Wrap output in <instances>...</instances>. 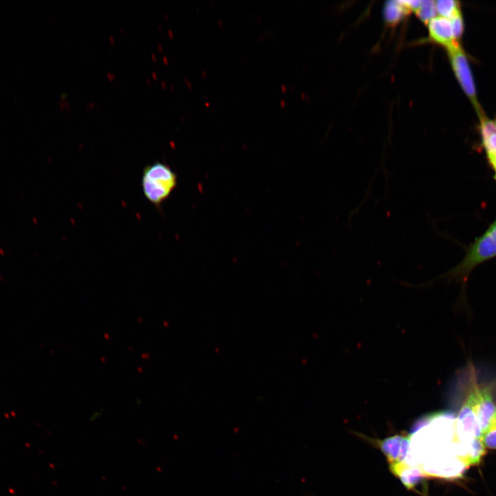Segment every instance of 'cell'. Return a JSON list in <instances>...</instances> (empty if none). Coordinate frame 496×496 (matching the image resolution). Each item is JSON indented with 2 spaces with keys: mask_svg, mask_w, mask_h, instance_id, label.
Masks as SVG:
<instances>
[{
  "mask_svg": "<svg viewBox=\"0 0 496 496\" xmlns=\"http://www.w3.org/2000/svg\"><path fill=\"white\" fill-rule=\"evenodd\" d=\"M489 162L495 173L496 178V133L482 138Z\"/></svg>",
  "mask_w": 496,
  "mask_h": 496,
  "instance_id": "11",
  "label": "cell"
},
{
  "mask_svg": "<svg viewBox=\"0 0 496 496\" xmlns=\"http://www.w3.org/2000/svg\"><path fill=\"white\" fill-rule=\"evenodd\" d=\"M496 256V220L471 245L463 260L447 273L451 278L466 276L477 265Z\"/></svg>",
  "mask_w": 496,
  "mask_h": 496,
  "instance_id": "2",
  "label": "cell"
},
{
  "mask_svg": "<svg viewBox=\"0 0 496 496\" xmlns=\"http://www.w3.org/2000/svg\"><path fill=\"white\" fill-rule=\"evenodd\" d=\"M467 394L483 434L496 422V402L493 389L490 385L481 386L475 379H472Z\"/></svg>",
  "mask_w": 496,
  "mask_h": 496,
  "instance_id": "3",
  "label": "cell"
},
{
  "mask_svg": "<svg viewBox=\"0 0 496 496\" xmlns=\"http://www.w3.org/2000/svg\"><path fill=\"white\" fill-rule=\"evenodd\" d=\"M427 23L429 37L435 43L447 49L458 43L454 37L450 19L435 17Z\"/></svg>",
  "mask_w": 496,
  "mask_h": 496,
  "instance_id": "6",
  "label": "cell"
},
{
  "mask_svg": "<svg viewBox=\"0 0 496 496\" xmlns=\"http://www.w3.org/2000/svg\"><path fill=\"white\" fill-rule=\"evenodd\" d=\"M391 472L395 475L402 484L409 490L413 489L425 477L420 469L405 462L390 465Z\"/></svg>",
  "mask_w": 496,
  "mask_h": 496,
  "instance_id": "7",
  "label": "cell"
},
{
  "mask_svg": "<svg viewBox=\"0 0 496 496\" xmlns=\"http://www.w3.org/2000/svg\"><path fill=\"white\" fill-rule=\"evenodd\" d=\"M450 19L452 24L454 37L457 41V39L461 37L464 29V23L462 14L457 15Z\"/></svg>",
  "mask_w": 496,
  "mask_h": 496,
  "instance_id": "13",
  "label": "cell"
},
{
  "mask_svg": "<svg viewBox=\"0 0 496 496\" xmlns=\"http://www.w3.org/2000/svg\"><path fill=\"white\" fill-rule=\"evenodd\" d=\"M481 442L485 449L496 450V422L482 434Z\"/></svg>",
  "mask_w": 496,
  "mask_h": 496,
  "instance_id": "12",
  "label": "cell"
},
{
  "mask_svg": "<svg viewBox=\"0 0 496 496\" xmlns=\"http://www.w3.org/2000/svg\"><path fill=\"white\" fill-rule=\"evenodd\" d=\"M437 12L440 17L451 19L461 14L459 2L453 0H440L435 1Z\"/></svg>",
  "mask_w": 496,
  "mask_h": 496,
  "instance_id": "9",
  "label": "cell"
},
{
  "mask_svg": "<svg viewBox=\"0 0 496 496\" xmlns=\"http://www.w3.org/2000/svg\"><path fill=\"white\" fill-rule=\"evenodd\" d=\"M447 50L456 77L479 116L482 112L477 101L475 83L466 56L459 43Z\"/></svg>",
  "mask_w": 496,
  "mask_h": 496,
  "instance_id": "4",
  "label": "cell"
},
{
  "mask_svg": "<svg viewBox=\"0 0 496 496\" xmlns=\"http://www.w3.org/2000/svg\"><path fill=\"white\" fill-rule=\"evenodd\" d=\"M415 12L422 21L428 23L436 14L435 1L432 0L421 1L420 6Z\"/></svg>",
  "mask_w": 496,
  "mask_h": 496,
  "instance_id": "10",
  "label": "cell"
},
{
  "mask_svg": "<svg viewBox=\"0 0 496 496\" xmlns=\"http://www.w3.org/2000/svg\"><path fill=\"white\" fill-rule=\"evenodd\" d=\"M400 1H389L386 3L384 8V16L387 23L395 24L409 13Z\"/></svg>",
  "mask_w": 496,
  "mask_h": 496,
  "instance_id": "8",
  "label": "cell"
},
{
  "mask_svg": "<svg viewBox=\"0 0 496 496\" xmlns=\"http://www.w3.org/2000/svg\"><path fill=\"white\" fill-rule=\"evenodd\" d=\"M177 185V176L170 167L156 162L143 171L141 187L145 198L156 207L170 196Z\"/></svg>",
  "mask_w": 496,
  "mask_h": 496,
  "instance_id": "1",
  "label": "cell"
},
{
  "mask_svg": "<svg viewBox=\"0 0 496 496\" xmlns=\"http://www.w3.org/2000/svg\"><path fill=\"white\" fill-rule=\"evenodd\" d=\"M390 465L403 462L409 451V435H396L378 442Z\"/></svg>",
  "mask_w": 496,
  "mask_h": 496,
  "instance_id": "5",
  "label": "cell"
}]
</instances>
